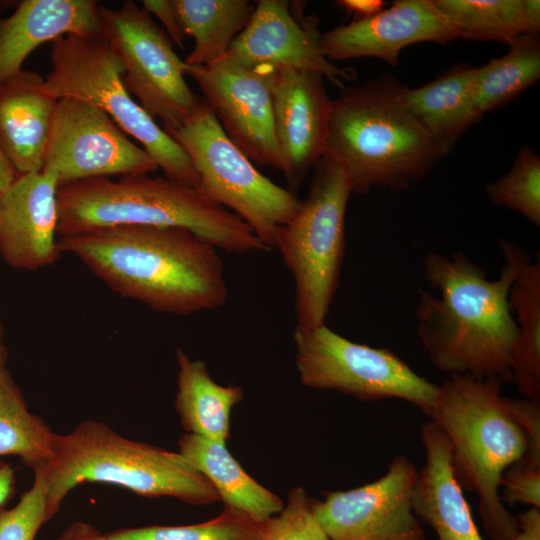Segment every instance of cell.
I'll list each match as a JSON object with an SVG mask.
<instances>
[{"label":"cell","instance_id":"obj_1","mask_svg":"<svg viewBox=\"0 0 540 540\" xmlns=\"http://www.w3.org/2000/svg\"><path fill=\"white\" fill-rule=\"evenodd\" d=\"M499 246L505 264L495 280L462 252L424 258L425 280L439 296L419 291L417 333L433 365L450 376L511 381L518 327L508 296L528 253L505 240Z\"/></svg>","mask_w":540,"mask_h":540},{"label":"cell","instance_id":"obj_2","mask_svg":"<svg viewBox=\"0 0 540 540\" xmlns=\"http://www.w3.org/2000/svg\"><path fill=\"white\" fill-rule=\"evenodd\" d=\"M58 246L117 294L155 311L189 315L228 296L217 248L184 228L113 226L61 236Z\"/></svg>","mask_w":540,"mask_h":540},{"label":"cell","instance_id":"obj_3","mask_svg":"<svg viewBox=\"0 0 540 540\" xmlns=\"http://www.w3.org/2000/svg\"><path fill=\"white\" fill-rule=\"evenodd\" d=\"M57 233L137 225L187 229L227 253L268 251L236 214L198 187L148 174L93 178L58 188Z\"/></svg>","mask_w":540,"mask_h":540},{"label":"cell","instance_id":"obj_4","mask_svg":"<svg viewBox=\"0 0 540 540\" xmlns=\"http://www.w3.org/2000/svg\"><path fill=\"white\" fill-rule=\"evenodd\" d=\"M404 88L381 76L345 87L332 101L325 154L341 164L356 194L406 189L445 156L406 108Z\"/></svg>","mask_w":540,"mask_h":540},{"label":"cell","instance_id":"obj_5","mask_svg":"<svg viewBox=\"0 0 540 540\" xmlns=\"http://www.w3.org/2000/svg\"><path fill=\"white\" fill-rule=\"evenodd\" d=\"M500 378L453 375L439 385L428 414L446 437L455 478L474 492L485 534L490 540H513L518 520L500 498L506 469L521 460L527 438L513 415Z\"/></svg>","mask_w":540,"mask_h":540},{"label":"cell","instance_id":"obj_6","mask_svg":"<svg viewBox=\"0 0 540 540\" xmlns=\"http://www.w3.org/2000/svg\"><path fill=\"white\" fill-rule=\"evenodd\" d=\"M46 484L52 519L65 497L85 482L109 483L146 497H173L188 504L221 500L213 484L183 455L130 440L108 425L87 420L56 434L52 454L33 470Z\"/></svg>","mask_w":540,"mask_h":540},{"label":"cell","instance_id":"obj_7","mask_svg":"<svg viewBox=\"0 0 540 540\" xmlns=\"http://www.w3.org/2000/svg\"><path fill=\"white\" fill-rule=\"evenodd\" d=\"M352 188L344 168L324 155L309 192L279 228L275 248L295 283L296 329L326 324L345 255V214Z\"/></svg>","mask_w":540,"mask_h":540},{"label":"cell","instance_id":"obj_8","mask_svg":"<svg viewBox=\"0 0 540 540\" xmlns=\"http://www.w3.org/2000/svg\"><path fill=\"white\" fill-rule=\"evenodd\" d=\"M50 62L52 69L43 83L46 93L97 106L142 144L165 177L198 187L199 176L184 149L127 90L123 67L103 34L54 40Z\"/></svg>","mask_w":540,"mask_h":540},{"label":"cell","instance_id":"obj_9","mask_svg":"<svg viewBox=\"0 0 540 540\" xmlns=\"http://www.w3.org/2000/svg\"><path fill=\"white\" fill-rule=\"evenodd\" d=\"M164 131L190 158L199 176L198 188L213 202L230 208L268 251L275 248L279 228L301 200L255 168L203 99L179 127Z\"/></svg>","mask_w":540,"mask_h":540},{"label":"cell","instance_id":"obj_10","mask_svg":"<svg viewBox=\"0 0 540 540\" xmlns=\"http://www.w3.org/2000/svg\"><path fill=\"white\" fill-rule=\"evenodd\" d=\"M293 339L300 381L310 388L363 401L400 399L427 416L436 402L439 385L420 376L391 350L353 342L326 324L295 328Z\"/></svg>","mask_w":540,"mask_h":540},{"label":"cell","instance_id":"obj_11","mask_svg":"<svg viewBox=\"0 0 540 540\" xmlns=\"http://www.w3.org/2000/svg\"><path fill=\"white\" fill-rule=\"evenodd\" d=\"M103 35L123 67L129 93L163 129L179 127L200 99L185 80V62L152 16L133 1L99 5Z\"/></svg>","mask_w":540,"mask_h":540},{"label":"cell","instance_id":"obj_12","mask_svg":"<svg viewBox=\"0 0 540 540\" xmlns=\"http://www.w3.org/2000/svg\"><path fill=\"white\" fill-rule=\"evenodd\" d=\"M156 169L147 152L103 110L75 98L58 99L42 170L52 171L59 186Z\"/></svg>","mask_w":540,"mask_h":540},{"label":"cell","instance_id":"obj_13","mask_svg":"<svg viewBox=\"0 0 540 540\" xmlns=\"http://www.w3.org/2000/svg\"><path fill=\"white\" fill-rule=\"evenodd\" d=\"M272 73L225 57L208 65L185 63V75L198 84L204 102L228 138L252 163L282 170Z\"/></svg>","mask_w":540,"mask_h":540},{"label":"cell","instance_id":"obj_14","mask_svg":"<svg viewBox=\"0 0 540 540\" xmlns=\"http://www.w3.org/2000/svg\"><path fill=\"white\" fill-rule=\"evenodd\" d=\"M417 477L412 461L397 455L378 479L328 492L312 508L329 540H426L412 504Z\"/></svg>","mask_w":540,"mask_h":540},{"label":"cell","instance_id":"obj_15","mask_svg":"<svg viewBox=\"0 0 540 540\" xmlns=\"http://www.w3.org/2000/svg\"><path fill=\"white\" fill-rule=\"evenodd\" d=\"M284 0H259L244 30L230 44L225 58L269 71L295 69L326 77L344 89L356 72L329 61L320 46L318 20L298 21ZM222 57V58H223Z\"/></svg>","mask_w":540,"mask_h":540},{"label":"cell","instance_id":"obj_16","mask_svg":"<svg viewBox=\"0 0 540 540\" xmlns=\"http://www.w3.org/2000/svg\"><path fill=\"white\" fill-rule=\"evenodd\" d=\"M458 33L434 0H398L364 19H354L321 34L329 61L375 57L396 67L401 50L420 42L446 44Z\"/></svg>","mask_w":540,"mask_h":540},{"label":"cell","instance_id":"obj_17","mask_svg":"<svg viewBox=\"0 0 540 540\" xmlns=\"http://www.w3.org/2000/svg\"><path fill=\"white\" fill-rule=\"evenodd\" d=\"M272 96L281 171L296 189L325 154L333 100L321 74L295 69L273 71Z\"/></svg>","mask_w":540,"mask_h":540},{"label":"cell","instance_id":"obj_18","mask_svg":"<svg viewBox=\"0 0 540 540\" xmlns=\"http://www.w3.org/2000/svg\"><path fill=\"white\" fill-rule=\"evenodd\" d=\"M58 188L56 175L42 170L19 175L0 196V255L10 267L37 270L61 255Z\"/></svg>","mask_w":540,"mask_h":540},{"label":"cell","instance_id":"obj_19","mask_svg":"<svg viewBox=\"0 0 540 540\" xmlns=\"http://www.w3.org/2000/svg\"><path fill=\"white\" fill-rule=\"evenodd\" d=\"M95 0H23L0 17V81L22 70L25 59L45 42L65 35L103 34Z\"/></svg>","mask_w":540,"mask_h":540},{"label":"cell","instance_id":"obj_20","mask_svg":"<svg viewBox=\"0 0 540 540\" xmlns=\"http://www.w3.org/2000/svg\"><path fill=\"white\" fill-rule=\"evenodd\" d=\"M43 83L23 69L0 81V149L18 176L43 169L58 101Z\"/></svg>","mask_w":540,"mask_h":540},{"label":"cell","instance_id":"obj_21","mask_svg":"<svg viewBox=\"0 0 540 540\" xmlns=\"http://www.w3.org/2000/svg\"><path fill=\"white\" fill-rule=\"evenodd\" d=\"M425 462L415 483L412 504L419 520L435 531L438 540H484L472 516L451 464L449 443L439 427H421Z\"/></svg>","mask_w":540,"mask_h":540},{"label":"cell","instance_id":"obj_22","mask_svg":"<svg viewBox=\"0 0 540 540\" xmlns=\"http://www.w3.org/2000/svg\"><path fill=\"white\" fill-rule=\"evenodd\" d=\"M476 69L460 65L419 88L403 90L406 108L444 155L480 120L474 109Z\"/></svg>","mask_w":540,"mask_h":540},{"label":"cell","instance_id":"obj_23","mask_svg":"<svg viewBox=\"0 0 540 540\" xmlns=\"http://www.w3.org/2000/svg\"><path fill=\"white\" fill-rule=\"evenodd\" d=\"M178 445L179 453L213 484L225 505L260 522L283 509V501L249 476L225 444L186 433Z\"/></svg>","mask_w":540,"mask_h":540},{"label":"cell","instance_id":"obj_24","mask_svg":"<svg viewBox=\"0 0 540 540\" xmlns=\"http://www.w3.org/2000/svg\"><path fill=\"white\" fill-rule=\"evenodd\" d=\"M179 367L175 408L187 433L226 444L230 437V414L243 398L238 386H222L210 376L201 360L176 350Z\"/></svg>","mask_w":540,"mask_h":540},{"label":"cell","instance_id":"obj_25","mask_svg":"<svg viewBox=\"0 0 540 540\" xmlns=\"http://www.w3.org/2000/svg\"><path fill=\"white\" fill-rule=\"evenodd\" d=\"M185 36L194 48L188 65H208L221 59L247 26L255 4L247 0H172Z\"/></svg>","mask_w":540,"mask_h":540},{"label":"cell","instance_id":"obj_26","mask_svg":"<svg viewBox=\"0 0 540 540\" xmlns=\"http://www.w3.org/2000/svg\"><path fill=\"white\" fill-rule=\"evenodd\" d=\"M509 305L517 317L518 339L511 381L523 398L540 401V259L524 260L510 287Z\"/></svg>","mask_w":540,"mask_h":540},{"label":"cell","instance_id":"obj_27","mask_svg":"<svg viewBox=\"0 0 540 540\" xmlns=\"http://www.w3.org/2000/svg\"><path fill=\"white\" fill-rule=\"evenodd\" d=\"M508 46L505 55L476 69L474 109L480 119L540 78L539 34H522Z\"/></svg>","mask_w":540,"mask_h":540},{"label":"cell","instance_id":"obj_28","mask_svg":"<svg viewBox=\"0 0 540 540\" xmlns=\"http://www.w3.org/2000/svg\"><path fill=\"white\" fill-rule=\"evenodd\" d=\"M54 433L31 413L7 368L0 370V457L17 456L32 470L52 454Z\"/></svg>","mask_w":540,"mask_h":540},{"label":"cell","instance_id":"obj_29","mask_svg":"<svg viewBox=\"0 0 540 540\" xmlns=\"http://www.w3.org/2000/svg\"><path fill=\"white\" fill-rule=\"evenodd\" d=\"M468 40L496 41L509 45L526 34L522 0H434Z\"/></svg>","mask_w":540,"mask_h":540},{"label":"cell","instance_id":"obj_30","mask_svg":"<svg viewBox=\"0 0 540 540\" xmlns=\"http://www.w3.org/2000/svg\"><path fill=\"white\" fill-rule=\"evenodd\" d=\"M264 522L224 505L215 518L193 525L145 526L107 534L110 540H261Z\"/></svg>","mask_w":540,"mask_h":540},{"label":"cell","instance_id":"obj_31","mask_svg":"<svg viewBox=\"0 0 540 540\" xmlns=\"http://www.w3.org/2000/svg\"><path fill=\"white\" fill-rule=\"evenodd\" d=\"M488 200L514 210L535 226L540 225V157L530 148L519 150L511 169L488 184Z\"/></svg>","mask_w":540,"mask_h":540},{"label":"cell","instance_id":"obj_32","mask_svg":"<svg viewBox=\"0 0 540 540\" xmlns=\"http://www.w3.org/2000/svg\"><path fill=\"white\" fill-rule=\"evenodd\" d=\"M261 540H329L317 519L312 499L303 487H295L288 494L285 507L264 521Z\"/></svg>","mask_w":540,"mask_h":540},{"label":"cell","instance_id":"obj_33","mask_svg":"<svg viewBox=\"0 0 540 540\" xmlns=\"http://www.w3.org/2000/svg\"><path fill=\"white\" fill-rule=\"evenodd\" d=\"M50 519L45 481L40 473L34 472L32 486L17 504L0 509V540H34L41 526Z\"/></svg>","mask_w":540,"mask_h":540},{"label":"cell","instance_id":"obj_34","mask_svg":"<svg viewBox=\"0 0 540 540\" xmlns=\"http://www.w3.org/2000/svg\"><path fill=\"white\" fill-rule=\"evenodd\" d=\"M499 489L503 503L540 508V465L518 460L503 473Z\"/></svg>","mask_w":540,"mask_h":540},{"label":"cell","instance_id":"obj_35","mask_svg":"<svg viewBox=\"0 0 540 540\" xmlns=\"http://www.w3.org/2000/svg\"><path fill=\"white\" fill-rule=\"evenodd\" d=\"M508 405L527 438L522 459L540 465V401L508 398Z\"/></svg>","mask_w":540,"mask_h":540},{"label":"cell","instance_id":"obj_36","mask_svg":"<svg viewBox=\"0 0 540 540\" xmlns=\"http://www.w3.org/2000/svg\"><path fill=\"white\" fill-rule=\"evenodd\" d=\"M141 5L150 15L153 14L164 27L172 43L184 47L185 34L180 26L172 0H143Z\"/></svg>","mask_w":540,"mask_h":540},{"label":"cell","instance_id":"obj_37","mask_svg":"<svg viewBox=\"0 0 540 540\" xmlns=\"http://www.w3.org/2000/svg\"><path fill=\"white\" fill-rule=\"evenodd\" d=\"M517 520L518 532L513 540H540V508L530 507Z\"/></svg>","mask_w":540,"mask_h":540},{"label":"cell","instance_id":"obj_38","mask_svg":"<svg viewBox=\"0 0 540 540\" xmlns=\"http://www.w3.org/2000/svg\"><path fill=\"white\" fill-rule=\"evenodd\" d=\"M336 4L354 19L371 17L382 11L386 3L382 0H340Z\"/></svg>","mask_w":540,"mask_h":540},{"label":"cell","instance_id":"obj_39","mask_svg":"<svg viewBox=\"0 0 540 540\" xmlns=\"http://www.w3.org/2000/svg\"><path fill=\"white\" fill-rule=\"evenodd\" d=\"M57 540H110L107 534L100 533L93 526L84 522L70 524Z\"/></svg>","mask_w":540,"mask_h":540},{"label":"cell","instance_id":"obj_40","mask_svg":"<svg viewBox=\"0 0 540 540\" xmlns=\"http://www.w3.org/2000/svg\"><path fill=\"white\" fill-rule=\"evenodd\" d=\"M15 491V472L13 467L0 462V509L13 497Z\"/></svg>","mask_w":540,"mask_h":540},{"label":"cell","instance_id":"obj_41","mask_svg":"<svg viewBox=\"0 0 540 540\" xmlns=\"http://www.w3.org/2000/svg\"><path fill=\"white\" fill-rule=\"evenodd\" d=\"M523 17L526 33L539 34L540 30V1L522 0Z\"/></svg>","mask_w":540,"mask_h":540},{"label":"cell","instance_id":"obj_42","mask_svg":"<svg viewBox=\"0 0 540 540\" xmlns=\"http://www.w3.org/2000/svg\"><path fill=\"white\" fill-rule=\"evenodd\" d=\"M18 174L0 149V196L12 185Z\"/></svg>","mask_w":540,"mask_h":540},{"label":"cell","instance_id":"obj_43","mask_svg":"<svg viewBox=\"0 0 540 540\" xmlns=\"http://www.w3.org/2000/svg\"><path fill=\"white\" fill-rule=\"evenodd\" d=\"M7 356L8 352L4 344V328L0 322V370L6 367Z\"/></svg>","mask_w":540,"mask_h":540}]
</instances>
